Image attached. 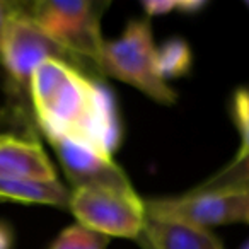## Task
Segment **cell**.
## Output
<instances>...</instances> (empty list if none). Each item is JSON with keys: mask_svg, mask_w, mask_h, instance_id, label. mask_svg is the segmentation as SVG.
<instances>
[{"mask_svg": "<svg viewBox=\"0 0 249 249\" xmlns=\"http://www.w3.org/2000/svg\"><path fill=\"white\" fill-rule=\"evenodd\" d=\"M36 128L50 139H69L111 156L123 142V121L114 92L96 75L48 58L31 80Z\"/></svg>", "mask_w": 249, "mask_h": 249, "instance_id": "obj_1", "label": "cell"}, {"mask_svg": "<svg viewBox=\"0 0 249 249\" xmlns=\"http://www.w3.org/2000/svg\"><path fill=\"white\" fill-rule=\"evenodd\" d=\"M48 58H58L87 72L79 60L56 45L26 11L21 2L19 11L12 16L0 45V65L4 69V90L12 120L21 121L26 130H35L36 124L31 109V80L35 70ZM90 73V72H89Z\"/></svg>", "mask_w": 249, "mask_h": 249, "instance_id": "obj_2", "label": "cell"}, {"mask_svg": "<svg viewBox=\"0 0 249 249\" xmlns=\"http://www.w3.org/2000/svg\"><path fill=\"white\" fill-rule=\"evenodd\" d=\"M99 73L128 84L162 106H173L178 101V92L159 72L149 19H130L120 36L104 39Z\"/></svg>", "mask_w": 249, "mask_h": 249, "instance_id": "obj_3", "label": "cell"}, {"mask_svg": "<svg viewBox=\"0 0 249 249\" xmlns=\"http://www.w3.org/2000/svg\"><path fill=\"white\" fill-rule=\"evenodd\" d=\"M109 2L101 0H38L26 2L31 19L92 75L99 73L104 45L101 19Z\"/></svg>", "mask_w": 249, "mask_h": 249, "instance_id": "obj_4", "label": "cell"}, {"mask_svg": "<svg viewBox=\"0 0 249 249\" xmlns=\"http://www.w3.org/2000/svg\"><path fill=\"white\" fill-rule=\"evenodd\" d=\"M145 213L184 222L195 227L249 224V188L193 190L176 196L143 200Z\"/></svg>", "mask_w": 249, "mask_h": 249, "instance_id": "obj_5", "label": "cell"}, {"mask_svg": "<svg viewBox=\"0 0 249 249\" xmlns=\"http://www.w3.org/2000/svg\"><path fill=\"white\" fill-rule=\"evenodd\" d=\"M69 212L77 224L106 237L137 239L145 224V203L137 191L107 188H75L70 190Z\"/></svg>", "mask_w": 249, "mask_h": 249, "instance_id": "obj_6", "label": "cell"}, {"mask_svg": "<svg viewBox=\"0 0 249 249\" xmlns=\"http://www.w3.org/2000/svg\"><path fill=\"white\" fill-rule=\"evenodd\" d=\"M48 143L55 150L60 167L72 190L107 188L123 193L135 191L128 174L114 162L111 156L69 139H50Z\"/></svg>", "mask_w": 249, "mask_h": 249, "instance_id": "obj_7", "label": "cell"}, {"mask_svg": "<svg viewBox=\"0 0 249 249\" xmlns=\"http://www.w3.org/2000/svg\"><path fill=\"white\" fill-rule=\"evenodd\" d=\"M0 178L31 181L58 179L55 166L36 137V132L0 133Z\"/></svg>", "mask_w": 249, "mask_h": 249, "instance_id": "obj_8", "label": "cell"}, {"mask_svg": "<svg viewBox=\"0 0 249 249\" xmlns=\"http://www.w3.org/2000/svg\"><path fill=\"white\" fill-rule=\"evenodd\" d=\"M142 249H224L220 239L208 229L162 217H145L137 239Z\"/></svg>", "mask_w": 249, "mask_h": 249, "instance_id": "obj_9", "label": "cell"}, {"mask_svg": "<svg viewBox=\"0 0 249 249\" xmlns=\"http://www.w3.org/2000/svg\"><path fill=\"white\" fill-rule=\"evenodd\" d=\"M70 190L56 181L2 179L0 178V201L22 205H45V207L69 210Z\"/></svg>", "mask_w": 249, "mask_h": 249, "instance_id": "obj_10", "label": "cell"}, {"mask_svg": "<svg viewBox=\"0 0 249 249\" xmlns=\"http://www.w3.org/2000/svg\"><path fill=\"white\" fill-rule=\"evenodd\" d=\"M157 65H159L160 75L167 82H169V79H178V77L186 75L193 67L191 48L184 39H167L157 48Z\"/></svg>", "mask_w": 249, "mask_h": 249, "instance_id": "obj_11", "label": "cell"}, {"mask_svg": "<svg viewBox=\"0 0 249 249\" xmlns=\"http://www.w3.org/2000/svg\"><path fill=\"white\" fill-rule=\"evenodd\" d=\"M229 114L239 135V150L232 160H239L249 154V86L234 89L229 101Z\"/></svg>", "mask_w": 249, "mask_h": 249, "instance_id": "obj_12", "label": "cell"}, {"mask_svg": "<svg viewBox=\"0 0 249 249\" xmlns=\"http://www.w3.org/2000/svg\"><path fill=\"white\" fill-rule=\"evenodd\" d=\"M196 190H224V188H249V154L239 160H231L220 171L201 181Z\"/></svg>", "mask_w": 249, "mask_h": 249, "instance_id": "obj_13", "label": "cell"}, {"mask_svg": "<svg viewBox=\"0 0 249 249\" xmlns=\"http://www.w3.org/2000/svg\"><path fill=\"white\" fill-rule=\"evenodd\" d=\"M107 242L109 237L106 235L89 231L80 224H73L56 235L50 249H106Z\"/></svg>", "mask_w": 249, "mask_h": 249, "instance_id": "obj_14", "label": "cell"}, {"mask_svg": "<svg viewBox=\"0 0 249 249\" xmlns=\"http://www.w3.org/2000/svg\"><path fill=\"white\" fill-rule=\"evenodd\" d=\"M140 5L147 18H160V16L174 14V12L184 16L200 14L208 4L203 0H179V2L178 0H145Z\"/></svg>", "mask_w": 249, "mask_h": 249, "instance_id": "obj_15", "label": "cell"}, {"mask_svg": "<svg viewBox=\"0 0 249 249\" xmlns=\"http://www.w3.org/2000/svg\"><path fill=\"white\" fill-rule=\"evenodd\" d=\"M19 7H21V2H14V0H0V45H2V39H4L9 21H11L12 16L19 11Z\"/></svg>", "mask_w": 249, "mask_h": 249, "instance_id": "obj_16", "label": "cell"}, {"mask_svg": "<svg viewBox=\"0 0 249 249\" xmlns=\"http://www.w3.org/2000/svg\"><path fill=\"white\" fill-rule=\"evenodd\" d=\"M14 248V229L7 222L0 220V249Z\"/></svg>", "mask_w": 249, "mask_h": 249, "instance_id": "obj_17", "label": "cell"}, {"mask_svg": "<svg viewBox=\"0 0 249 249\" xmlns=\"http://www.w3.org/2000/svg\"><path fill=\"white\" fill-rule=\"evenodd\" d=\"M239 249H249V239H248V241H246L244 244H242V246H241V248H239Z\"/></svg>", "mask_w": 249, "mask_h": 249, "instance_id": "obj_18", "label": "cell"}, {"mask_svg": "<svg viewBox=\"0 0 249 249\" xmlns=\"http://www.w3.org/2000/svg\"><path fill=\"white\" fill-rule=\"evenodd\" d=\"M244 5H246V7L249 9V0H246V2H244Z\"/></svg>", "mask_w": 249, "mask_h": 249, "instance_id": "obj_19", "label": "cell"}]
</instances>
